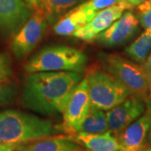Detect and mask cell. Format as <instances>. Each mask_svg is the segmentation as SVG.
<instances>
[{
  "label": "cell",
  "mask_w": 151,
  "mask_h": 151,
  "mask_svg": "<svg viewBox=\"0 0 151 151\" xmlns=\"http://www.w3.org/2000/svg\"><path fill=\"white\" fill-rule=\"evenodd\" d=\"M32 14L24 0H0V34L6 37L14 35Z\"/></svg>",
  "instance_id": "obj_10"
},
{
  "label": "cell",
  "mask_w": 151,
  "mask_h": 151,
  "mask_svg": "<svg viewBox=\"0 0 151 151\" xmlns=\"http://www.w3.org/2000/svg\"><path fill=\"white\" fill-rule=\"evenodd\" d=\"M65 132L50 119L15 109L0 112V143L15 146Z\"/></svg>",
  "instance_id": "obj_2"
},
{
  "label": "cell",
  "mask_w": 151,
  "mask_h": 151,
  "mask_svg": "<svg viewBox=\"0 0 151 151\" xmlns=\"http://www.w3.org/2000/svg\"><path fill=\"white\" fill-rule=\"evenodd\" d=\"M0 151H14V146L0 143Z\"/></svg>",
  "instance_id": "obj_27"
},
{
  "label": "cell",
  "mask_w": 151,
  "mask_h": 151,
  "mask_svg": "<svg viewBox=\"0 0 151 151\" xmlns=\"http://www.w3.org/2000/svg\"><path fill=\"white\" fill-rule=\"evenodd\" d=\"M138 19L141 26L145 29H151V0L137 6Z\"/></svg>",
  "instance_id": "obj_20"
},
{
  "label": "cell",
  "mask_w": 151,
  "mask_h": 151,
  "mask_svg": "<svg viewBox=\"0 0 151 151\" xmlns=\"http://www.w3.org/2000/svg\"><path fill=\"white\" fill-rule=\"evenodd\" d=\"M150 130V115L147 111L122 132L115 135L122 151H139L146 146Z\"/></svg>",
  "instance_id": "obj_12"
},
{
  "label": "cell",
  "mask_w": 151,
  "mask_h": 151,
  "mask_svg": "<svg viewBox=\"0 0 151 151\" xmlns=\"http://www.w3.org/2000/svg\"><path fill=\"white\" fill-rule=\"evenodd\" d=\"M85 0H40V10L50 23L55 22L65 11Z\"/></svg>",
  "instance_id": "obj_18"
},
{
  "label": "cell",
  "mask_w": 151,
  "mask_h": 151,
  "mask_svg": "<svg viewBox=\"0 0 151 151\" xmlns=\"http://www.w3.org/2000/svg\"><path fill=\"white\" fill-rule=\"evenodd\" d=\"M146 103V111L148 112L149 115H150V130H149V134H148V141L147 144L149 146L151 147V98L149 99Z\"/></svg>",
  "instance_id": "obj_25"
},
{
  "label": "cell",
  "mask_w": 151,
  "mask_h": 151,
  "mask_svg": "<svg viewBox=\"0 0 151 151\" xmlns=\"http://www.w3.org/2000/svg\"><path fill=\"white\" fill-rule=\"evenodd\" d=\"M146 111V103L138 97L129 96L119 105L107 111L109 130L114 135L127 128Z\"/></svg>",
  "instance_id": "obj_9"
},
{
  "label": "cell",
  "mask_w": 151,
  "mask_h": 151,
  "mask_svg": "<svg viewBox=\"0 0 151 151\" xmlns=\"http://www.w3.org/2000/svg\"><path fill=\"white\" fill-rule=\"evenodd\" d=\"M17 87L13 83L0 85V107L10 104L16 97Z\"/></svg>",
  "instance_id": "obj_21"
},
{
  "label": "cell",
  "mask_w": 151,
  "mask_h": 151,
  "mask_svg": "<svg viewBox=\"0 0 151 151\" xmlns=\"http://www.w3.org/2000/svg\"><path fill=\"white\" fill-rule=\"evenodd\" d=\"M97 14L96 12L87 9L84 3L70 10L55 24L53 30L58 35L70 36L83 27Z\"/></svg>",
  "instance_id": "obj_13"
},
{
  "label": "cell",
  "mask_w": 151,
  "mask_h": 151,
  "mask_svg": "<svg viewBox=\"0 0 151 151\" xmlns=\"http://www.w3.org/2000/svg\"><path fill=\"white\" fill-rule=\"evenodd\" d=\"M108 131H109V128L106 112L91 106L86 117L81 124L79 132L102 134Z\"/></svg>",
  "instance_id": "obj_17"
},
{
  "label": "cell",
  "mask_w": 151,
  "mask_h": 151,
  "mask_svg": "<svg viewBox=\"0 0 151 151\" xmlns=\"http://www.w3.org/2000/svg\"><path fill=\"white\" fill-rule=\"evenodd\" d=\"M125 10H127L126 6L122 1H120L115 5L99 11L91 21L76 30L72 36L81 40L92 41L99 34L108 29L113 22L122 16Z\"/></svg>",
  "instance_id": "obj_11"
},
{
  "label": "cell",
  "mask_w": 151,
  "mask_h": 151,
  "mask_svg": "<svg viewBox=\"0 0 151 151\" xmlns=\"http://www.w3.org/2000/svg\"><path fill=\"white\" fill-rule=\"evenodd\" d=\"M139 151H151V147L150 146H149V147H145L144 149H142L141 150Z\"/></svg>",
  "instance_id": "obj_28"
},
{
  "label": "cell",
  "mask_w": 151,
  "mask_h": 151,
  "mask_svg": "<svg viewBox=\"0 0 151 151\" xmlns=\"http://www.w3.org/2000/svg\"><path fill=\"white\" fill-rule=\"evenodd\" d=\"M14 75L11 56L7 52L0 51V85L8 83Z\"/></svg>",
  "instance_id": "obj_19"
},
{
  "label": "cell",
  "mask_w": 151,
  "mask_h": 151,
  "mask_svg": "<svg viewBox=\"0 0 151 151\" xmlns=\"http://www.w3.org/2000/svg\"><path fill=\"white\" fill-rule=\"evenodd\" d=\"M118 3H119V0H88L84 4L87 9L97 13L108 7L115 5Z\"/></svg>",
  "instance_id": "obj_22"
},
{
  "label": "cell",
  "mask_w": 151,
  "mask_h": 151,
  "mask_svg": "<svg viewBox=\"0 0 151 151\" xmlns=\"http://www.w3.org/2000/svg\"><path fill=\"white\" fill-rule=\"evenodd\" d=\"M139 19L130 10L126 11L93 40L105 47L122 45L139 31Z\"/></svg>",
  "instance_id": "obj_8"
},
{
  "label": "cell",
  "mask_w": 151,
  "mask_h": 151,
  "mask_svg": "<svg viewBox=\"0 0 151 151\" xmlns=\"http://www.w3.org/2000/svg\"><path fill=\"white\" fill-rule=\"evenodd\" d=\"M82 76V72L78 71L29 73L22 89L21 104L43 116L62 113Z\"/></svg>",
  "instance_id": "obj_1"
},
{
  "label": "cell",
  "mask_w": 151,
  "mask_h": 151,
  "mask_svg": "<svg viewBox=\"0 0 151 151\" xmlns=\"http://www.w3.org/2000/svg\"><path fill=\"white\" fill-rule=\"evenodd\" d=\"M142 68L145 73L147 80L149 81L150 84V98H151V51L150 55H148L146 60L144 62V64L142 65Z\"/></svg>",
  "instance_id": "obj_23"
},
{
  "label": "cell",
  "mask_w": 151,
  "mask_h": 151,
  "mask_svg": "<svg viewBox=\"0 0 151 151\" xmlns=\"http://www.w3.org/2000/svg\"><path fill=\"white\" fill-rule=\"evenodd\" d=\"M86 78L91 106L97 109L108 111L130 96L128 90L101 66H92Z\"/></svg>",
  "instance_id": "obj_5"
},
{
  "label": "cell",
  "mask_w": 151,
  "mask_h": 151,
  "mask_svg": "<svg viewBox=\"0 0 151 151\" xmlns=\"http://www.w3.org/2000/svg\"><path fill=\"white\" fill-rule=\"evenodd\" d=\"M120 1H122V0H119V2H120Z\"/></svg>",
  "instance_id": "obj_29"
},
{
  "label": "cell",
  "mask_w": 151,
  "mask_h": 151,
  "mask_svg": "<svg viewBox=\"0 0 151 151\" xmlns=\"http://www.w3.org/2000/svg\"><path fill=\"white\" fill-rule=\"evenodd\" d=\"M100 66L112 75L129 92L130 96L147 102L150 99V88L142 65L115 53L97 54Z\"/></svg>",
  "instance_id": "obj_3"
},
{
  "label": "cell",
  "mask_w": 151,
  "mask_h": 151,
  "mask_svg": "<svg viewBox=\"0 0 151 151\" xmlns=\"http://www.w3.org/2000/svg\"><path fill=\"white\" fill-rule=\"evenodd\" d=\"M91 108V100L86 76L76 86L63 111L64 129L70 134L79 132Z\"/></svg>",
  "instance_id": "obj_7"
},
{
  "label": "cell",
  "mask_w": 151,
  "mask_h": 151,
  "mask_svg": "<svg viewBox=\"0 0 151 151\" xmlns=\"http://www.w3.org/2000/svg\"><path fill=\"white\" fill-rule=\"evenodd\" d=\"M14 151H84L83 147L70 137L50 136L14 146Z\"/></svg>",
  "instance_id": "obj_14"
},
{
  "label": "cell",
  "mask_w": 151,
  "mask_h": 151,
  "mask_svg": "<svg viewBox=\"0 0 151 151\" xmlns=\"http://www.w3.org/2000/svg\"><path fill=\"white\" fill-rule=\"evenodd\" d=\"M33 11L40 10V0H24Z\"/></svg>",
  "instance_id": "obj_26"
},
{
  "label": "cell",
  "mask_w": 151,
  "mask_h": 151,
  "mask_svg": "<svg viewBox=\"0 0 151 151\" xmlns=\"http://www.w3.org/2000/svg\"><path fill=\"white\" fill-rule=\"evenodd\" d=\"M145 1H147V0H122V2L124 3V5L127 8V10L139 6L141 4L145 3Z\"/></svg>",
  "instance_id": "obj_24"
},
{
  "label": "cell",
  "mask_w": 151,
  "mask_h": 151,
  "mask_svg": "<svg viewBox=\"0 0 151 151\" xmlns=\"http://www.w3.org/2000/svg\"><path fill=\"white\" fill-rule=\"evenodd\" d=\"M75 140L87 151H122L117 137L110 130L102 134L78 132Z\"/></svg>",
  "instance_id": "obj_15"
},
{
  "label": "cell",
  "mask_w": 151,
  "mask_h": 151,
  "mask_svg": "<svg viewBox=\"0 0 151 151\" xmlns=\"http://www.w3.org/2000/svg\"><path fill=\"white\" fill-rule=\"evenodd\" d=\"M48 23L41 11H34L32 15L12 39L10 50L17 59L27 56L35 50L43 39Z\"/></svg>",
  "instance_id": "obj_6"
},
{
  "label": "cell",
  "mask_w": 151,
  "mask_h": 151,
  "mask_svg": "<svg viewBox=\"0 0 151 151\" xmlns=\"http://www.w3.org/2000/svg\"><path fill=\"white\" fill-rule=\"evenodd\" d=\"M87 57L81 50L67 45H50L39 50L24 65L27 73L40 71L82 72Z\"/></svg>",
  "instance_id": "obj_4"
},
{
  "label": "cell",
  "mask_w": 151,
  "mask_h": 151,
  "mask_svg": "<svg viewBox=\"0 0 151 151\" xmlns=\"http://www.w3.org/2000/svg\"><path fill=\"white\" fill-rule=\"evenodd\" d=\"M151 51V29H145L125 49L126 54L138 64L143 65Z\"/></svg>",
  "instance_id": "obj_16"
}]
</instances>
